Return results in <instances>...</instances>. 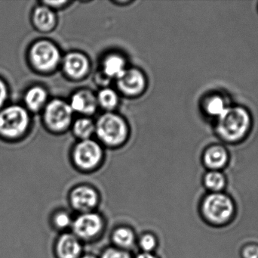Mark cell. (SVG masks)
Wrapping results in <instances>:
<instances>
[{
	"instance_id": "13",
	"label": "cell",
	"mask_w": 258,
	"mask_h": 258,
	"mask_svg": "<svg viewBox=\"0 0 258 258\" xmlns=\"http://www.w3.org/2000/svg\"><path fill=\"white\" fill-rule=\"evenodd\" d=\"M46 90L40 86H33L29 88L24 95V108L28 112H39L46 103Z\"/></svg>"
},
{
	"instance_id": "25",
	"label": "cell",
	"mask_w": 258,
	"mask_h": 258,
	"mask_svg": "<svg viewBox=\"0 0 258 258\" xmlns=\"http://www.w3.org/2000/svg\"><path fill=\"white\" fill-rule=\"evenodd\" d=\"M241 255L242 258H258V244H247L242 248Z\"/></svg>"
},
{
	"instance_id": "3",
	"label": "cell",
	"mask_w": 258,
	"mask_h": 258,
	"mask_svg": "<svg viewBox=\"0 0 258 258\" xmlns=\"http://www.w3.org/2000/svg\"><path fill=\"white\" fill-rule=\"evenodd\" d=\"M218 118V133L226 140H239L249 130V115L242 108H227Z\"/></svg>"
},
{
	"instance_id": "20",
	"label": "cell",
	"mask_w": 258,
	"mask_h": 258,
	"mask_svg": "<svg viewBox=\"0 0 258 258\" xmlns=\"http://www.w3.org/2000/svg\"><path fill=\"white\" fill-rule=\"evenodd\" d=\"M95 127L92 121L86 118L78 120L74 126V131L82 139H88L93 133Z\"/></svg>"
},
{
	"instance_id": "14",
	"label": "cell",
	"mask_w": 258,
	"mask_h": 258,
	"mask_svg": "<svg viewBox=\"0 0 258 258\" xmlns=\"http://www.w3.org/2000/svg\"><path fill=\"white\" fill-rule=\"evenodd\" d=\"M32 21L38 30L48 32L54 28L56 18L54 12L46 6H39L32 14Z\"/></svg>"
},
{
	"instance_id": "17",
	"label": "cell",
	"mask_w": 258,
	"mask_h": 258,
	"mask_svg": "<svg viewBox=\"0 0 258 258\" xmlns=\"http://www.w3.org/2000/svg\"><path fill=\"white\" fill-rule=\"evenodd\" d=\"M204 185L212 193L222 192L227 186V180L219 171H211L205 176Z\"/></svg>"
},
{
	"instance_id": "19",
	"label": "cell",
	"mask_w": 258,
	"mask_h": 258,
	"mask_svg": "<svg viewBox=\"0 0 258 258\" xmlns=\"http://www.w3.org/2000/svg\"><path fill=\"white\" fill-rule=\"evenodd\" d=\"M114 243L120 248H131L135 243V235L132 230L128 228H119L115 230L113 235Z\"/></svg>"
},
{
	"instance_id": "21",
	"label": "cell",
	"mask_w": 258,
	"mask_h": 258,
	"mask_svg": "<svg viewBox=\"0 0 258 258\" xmlns=\"http://www.w3.org/2000/svg\"><path fill=\"white\" fill-rule=\"evenodd\" d=\"M98 101L103 107L107 109H111L117 104V95L111 89H104L100 92L99 95H98Z\"/></svg>"
},
{
	"instance_id": "29",
	"label": "cell",
	"mask_w": 258,
	"mask_h": 258,
	"mask_svg": "<svg viewBox=\"0 0 258 258\" xmlns=\"http://www.w3.org/2000/svg\"><path fill=\"white\" fill-rule=\"evenodd\" d=\"M82 258H95V257H93V256H92V255H86V256H84V257H83Z\"/></svg>"
},
{
	"instance_id": "7",
	"label": "cell",
	"mask_w": 258,
	"mask_h": 258,
	"mask_svg": "<svg viewBox=\"0 0 258 258\" xmlns=\"http://www.w3.org/2000/svg\"><path fill=\"white\" fill-rule=\"evenodd\" d=\"M101 157V148L94 141H83L76 147L74 151V161L77 166L83 170H90L96 167Z\"/></svg>"
},
{
	"instance_id": "4",
	"label": "cell",
	"mask_w": 258,
	"mask_h": 258,
	"mask_svg": "<svg viewBox=\"0 0 258 258\" xmlns=\"http://www.w3.org/2000/svg\"><path fill=\"white\" fill-rule=\"evenodd\" d=\"M29 62L36 71L48 72L56 68L60 61L57 47L47 40H39L32 44L29 49Z\"/></svg>"
},
{
	"instance_id": "23",
	"label": "cell",
	"mask_w": 258,
	"mask_h": 258,
	"mask_svg": "<svg viewBox=\"0 0 258 258\" xmlns=\"http://www.w3.org/2000/svg\"><path fill=\"white\" fill-rule=\"evenodd\" d=\"M156 241L151 234H146L140 240V246L145 253H150L156 247Z\"/></svg>"
},
{
	"instance_id": "26",
	"label": "cell",
	"mask_w": 258,
	"mask_h": 258,
	"mask_svg": "<svg viewBox=\"0 0 258 258\" xmlns=\"http://www.w3.org/2000/svg\"><path fill=\"white\" fill-rule=\"evenodd\" d=\"M9 95V86L6 81L0 77V110L6 106Z\"/></svg>"
},
{
	"instance_id": "22",
	"label": "cell",
	"mask_w": 258,
	"mask_h": 258,
	"mask_svg": "<svg viewBox=\"0 0 258 258\" xmlns=\"http://www.w3.org/2000/svg\"><path fill=\"white\" fill-rule=\"evenodd\" d=\"M225 103L222 98L218 96L214 97L208 101L206 110L208 113L219 118L226 110Z\"/></svg>"
},
{
	"instance_id": "10",
	"label": "cell",
	"mask_w": 258,
	"mask_h": 258,
	"mask_svg": "<svg viewBox=\"0 0 258 258\" xmlns=\"http://www.w3.org/2000/svg\"><path fill=\"white\" fill-rule=\"evenodd\" d=\"M118 84L124 92L134 95L142 91L145 86V80L138 70H125L118 78Z\"/></svg>"
},
{
	"instance_id": "28",
	"label": "cell",
	"mask_w": 258,
	"mask_h": 258,
	"mask_svg": "<svg viewBox=\"0 0 258 258\" xmlns=\"http://www.w3.org/2000/svg\"><path fill=\"white\" fill-rule=\"evenodd\" d=\"M136 258H156L153 254H150V253H143V254H139Z\"/></svg>"
},
{
	"instance_id": "24",
	"label": "cell",
	"mask_w": 258,
	"mask_h": 258,
	"mask_svg": "<svg viewBox=\"0 0 258 258\" xmlns=\"http://www.w3.org/2000/svg\"><path fill=\"white\" fill-rule=\"evenodd\" d=\"M54 224L59 229H65L71 224V218L64 212L57 214L54 218Z\"/></svg>"
},
{
	"instance_id": "11",
	"label": "cell",
	"mask_w": 258,
	"mask_h": 258,
	"mask_svg": "<svg viewBox=\"0 0 258 258\" xmlns=\"http://www.w3.org/2000/svg\"><path fill=\"white\" fill-rule=\"evenodd\" d=\"M82 247L77 236L64 234L60 236L56 245V252L59 258H79Z\"/></svg>"
},
{
	"instance_id": "9",
	"label": "cell",
	"mask_w": 258,
	"mask_h": 258,
	"mask_svg": "<svg viewBox=\"0 0 258 258\" xmlns=\"http://www.w3.org/2000/svg\"><path fill=\"white\" fill-rule=\"evenodd\" d=\"M71 200L74 209L87 213L98 204V196L95 189L92 188L80 186L73 191Z\"/></svg>"
},
{
	"instance_id": "15",
	"label": "cell",
	"mask_w": 258,
	"mask_h": 258,
	"mask_svg": "<svg viewBox=\"0 0 258 258\" xmlns=\"http://www.w3.org/2000/svg\"><path fill=\"white\" fill-rule=\"evenodd\" d=\"M96 98L89 91L83 90L72 97L71 108L73 111L83 114H92L96 109Z\"/></svg>"
},
{
	"instance_id": "1",
	"label": "cell",
	"mask_w": 258,
	"mask_h": 258,
	"mask_svg": "<svg viewBox=\"0 0 258 258\" xmlns=\"http://www.w3.org/2000/svg\"><path fill=\"white\" fill-rule=\"evenodd\" d=\"M201 213L208 224L214 227H224L234 218L236 205L227 194L211 192L202 201Z\"/></svg>"
},
{
	"instance_id": "6",
	"label": "cell",
	"mask_w": 258,
	"mask_h": 258,
	"mask_svg": "<svg viewBox=\"0 0 258 258\" xmlns=\"http://www.w3.org/2000/svg\"><path fill=\"white\" fill-rule=\"evenodd\" d=\"M73 110L69 105L60 100L50 101L44 111L45 124L51 130H61L71 121Z\"/></svg>"
},
{
	"instance_id": "8",
	"label": "cell",
	"mask_w": 258,
	"mask_h": 258,
	"mask_svg": "<svg viewBox=\"0 0 258 258\" xmlns=\"http://www.w3.org/2000/svg\"><path fill=\"white\" fill-rule=\"evenodd\" d=\"M103 221L99 215L95 213L83 214L73 223L74 233L77 237L90 239L96 236L102 230Z\"/></svg>"
},
{
	"instance_id": "16",
	"label": "cell",
	"mask_w": 258,
	"mask_h": 258,
	"mask_svg": "<svg viewBox=\"0 0 258 258\" xmlns=\"http://www.w3.org/2000/svg\"><path fill=\"white\" fill-rule=\"evenodd\" d=\"M228 156L224 148L214 146L207 150L204 156L206 166L212 171H219L227 165Z\"/></svg>"
},
{
	"instance_id": "27",
	"label": "cell",
	"mask_w": 258,
	"mask_h": 258,
	"mask_svg": "<svg viewBox=\"0 0 258 258\" xmlns=\"http://www.w3.org/2000/svg\"><path fill=\"white\" fill-rule=\"evenodd\" d=\"M102 258H131L130 255L125 251L116 248H110L106 250L103 254Z\"/></svg>"
},
{
	"instance_id": "12",
	"label": "cell",
	"mask_w": 258,
	"mask_h": 258,
	"mask_svg": "<svg viewBox=\"0 0 258 258\" xmlns=\"http://www.w3.org/2000/svg\"><path fill=\"white\" fill-rule=\"evenodd\" d=\"M63 68L68 75L74 78H81L89 69V62L83 55L71 53L65 58Z\"/></svg>"
},
{
	"instance_id": "5",
	"label": "cell",
	"mask_w": 258,
	"mask_h": 258,
	"mask_svg": "<svg viewBox=\"0 0 258 258\" xmlns=\"http://www.w3.org/2000/svg\"><path fill=\"white\" fill-rule=\"evenodd\" d=\"M97 131L104 142L111 145L122 143L127 136L126 124L122 118L112 114H107L100 118Z\"/></svg>"
},
{
	"instance_id": "2",
	"label": "cell",
	"mask_w": 258,
	"mask_h": 258,
	"mask_svg": "<svg viewBox=\"0 0 258 258\" xmlns=\"http://www.w3.org/2000/svg\"><path fill=\"white\" fill-rule=\"evenodd\" d=\"M28 111L21 105H9L0 110V136L6 140H18L30 128Z\"/></svg>"
},
{
	"instance_id": "18",
	"label": "cell",
	"mask_w": 258,
	"mask_h": 258,
	"mask_svg": "<svg viewBox=\"0 0 258 258\" xmlns=\"http://www.w3.org/2000/svg\"><path fill=\"white\" fill-rule=\"evenodd\" d=\"M125 71V62L119 56H109L104 62V73L108 77L118 79Z\"/></svg>"
}]
</instances>
